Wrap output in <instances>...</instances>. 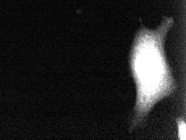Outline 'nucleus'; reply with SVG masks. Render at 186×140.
<instances>
[{
  "mask_svg": "<svg viewBox=\"0 0 186 140\" xmlns=\"http://www.w3.org/2000/svg\"><path fill=\"white\" fill-rule=\"evenodd\" d=\"M173 24L172 17H165L156 29L143 26L136 33L129 58L136 91L130 131L142 126L153 107L176 90L164 49L167 35Z\"/></svg>",
  "mask_w": 186,
  "mask_h": 140,
  "instance_id": "f257e3e1",
  "label": "nucleus"
},
{
  "mask_svg": "<svg viewBox=\"0 0 186 140\" xmlns=\"http://www.w3.org/2000/svg\"><path fill=\"white\" fill-rule=\"evenodd\" d=\"M178 130H179V135L180 137V139L181 140L183 139V135H184V136L185 137V135L183 133V131L186 133V125L184 123V122L183 121H181L178 125Z\"/></svg>",
  "mask_w": 186,
  "mask_h": 140,
  "instance_id": "f03ea898",
  "label": "nucleus"
}]
</instances>
